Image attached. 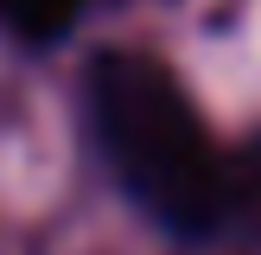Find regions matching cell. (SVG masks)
<instances>
[{
  "label": "cell",
  "mask_w": 261,
  "mask_h": 255,
  "mask_svg": "<svg viewBox=\"0 0 261 255\" xmlns=\"http://www.w3.org/2000/svg\"><path fill=\"white\" fill-rule=\"evenodd\" d=\"M83 109L121 191L172 236H217L249 211L261 178L211 140L198 102L153 51H102L83 76Z\"/></svg>",
  "instance_id": "6da1fadb"
},
{
  "label": "cell",
  "mask_w": 261,
  "mask_h": 255,
  "mask_svg": "<svg viewBox=\"0 0 261 255\" xmlns=\"http://www.w3.org/2000/svg\"><path fill=\"white\" fill-rule=\"evenodd\" d=\"M83 0H0V32L25 38V45H58L76 26Z\"/></svg>",
  "instance_id": "7a4b0ae2"
}]
</instances>
